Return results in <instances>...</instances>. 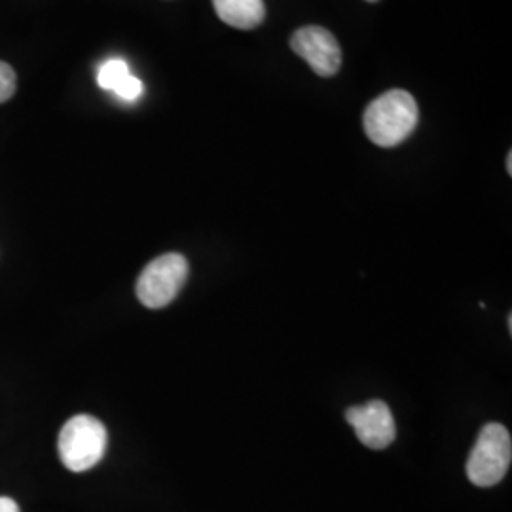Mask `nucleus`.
I'll list each match as a JSON object with an SVG mask.
<instances>
[{
  "label": "nucleus",
  "mask_w": 512,
  "mask_h": 512,
  "mask_svg": "<svg viewBox=\"0 0 512 512\" xmlns=\"http://www.w3.org/2000/svg\"><path fill=\"white\" fill-rule=\"evenodd\" d=\"M418 118L420 110L416 99L404 90H391L366 107L363 124L374 145L393 148L412 135Z\"/></svg>",
  "instance_id": "nucleus-1"
},
{
  "label": "nucleus",
  "mask_w": 512,
  "mask_h": 512,
  "mask_svg": "<svg viewBox=\"0 0 512 512\" xmlns=\"http://www.w3.org/2000/svg\"><path fill=\"white\" fill-rule=\"evenodd\" d=\"M107 444V427L93 416L80 414L61 427L57 450L59 458L69 471L84 473L103 459Z\"/></svg>",
  "instance_id": "nucleus-2"
},
{
  "label": "nucleus",
  "mask_w": 512,
  "mask_h": 512,
  "mask_svg": "<svg viewBox=\"0 0 512 512\" xmlns=\"http://www.w3.org/2000/svg\"><path fill=\"white\" fill-rule=\"evenodd\" d=\"M512 459L511 433L501 423H488L482 427L475 448L467 459V476L478 488L499 484Z\"/></svg>",
  "instance_id": "nucleus-3"
},
{
  "label": "nucleus",
  "mask_w": 512,
  "mask_h": 512,
  "mask_svg": "<svg viewBox=\"0 0 512 512\" xmlns=\"http://www.w3.org/2000/svg\"><path fill=\"white\" fill-rule=\"evenodd\" d=\"M188 279V260L179 253H167L148 262L137 279V298L148 310L169 306Z\"/></svg>",
  "instance_id": "nucleus-4"
},
{
  "label": "nucleus",
  "mask_w": 512,
  "mask_h": 512,
  "mask_svg": "<svg viewBox=\"0 0 512 512\" xmlns=\"http://www.w3.org/2000/svg\"><path fill=\"white\" fill-rule=\"evenodd\" d=\"M346 420L366 448L384 450L397 437V425L391 408L384 401L351 406L346 410Z\"/></svg>",
  "instance_id": "nucleus-5"
},
{
  "label": "nucleus",
  "mask_w": 512,
  "mask_h": 512,
  "mask_svg": "<svg viewBox=\"0 0 512 512\" xmlns=\"http://www.w3.org/2000/svg\"><path fill=\"white\" fill-rule=\"evenodd\" d=\"M291 48L315 74L332 76L340 71L342 50L334 35L323 27H302L291 38Z\"/></svg>",
  "instance_id": "nucleus-6"
},
{
  "label": "nucleus",
  "mask_w": 512,
  "mask_h": 512,
  "mask_svg": "<svg viewBox=\"0 0 512 512\" xmlns=\"http://www.w3.org/2000/svg\"><path fill=\"white\" fill-rule=\"evenodd\" d=\"M97 84L105 92L114 93L118 99L126 103H135L145 92L143 82L135 74H131L128 63L120 57L109 59L99 67Z\"/></svg>",
  "instance_id": "nucleus-7"
},
{
  "label": "nucleus",
  "mask_w": 512,
  "mask_h": 512,
  "mask_svg": "<svg viewBox=\"0 0 512 512\" xmlns=\"http://www.w3.org/2000/svg\"><path fill=\"white\" fill-rule=\"evenodd\" d=\"M213 8L226 25L239 31L256 29L266 16L264 0H213Z\"/></svg>",
  "instance_id": "nucleus-8"
},
{
  "label": "nucleus",
  "mask_w": 512,
  "mask_h": 512,
  "mask_svg": "<svg viewBox=\"0 0 512 512\" xmlns=\"http://www.w3.org/2000/svg\"><path fill=\"white\" fill-rule=\"evenodd\" d=\"M16 84H18V80H16L14 69L8 63L0 61V103L14 97Z\"/></svg>",
  "instance_id": "nucleus-9"
},
{
  "label": "nucleus",
  "mask_w": 512,
  "mask_h": 512,
  "mask_svg": "<svg viewBox=\"0 0 512 512\" xmlns=\"http://www.w3.org/2000/svg\"><path fill=\"white\" fill-rule=\"evenodd\" d=\"M0 512H19L18 503L10 497H0Z\"/></svg>",
  "instance_id": "nucleus-10"
},
{
  "label": "nucleus",
  "mask_w": 512,
  "mask_h": 512,
  "mask_svg": "<svg viewBox=\"0 0 512 512\" xmlns=\"http://www.w3.org/2000/svg\"><path fill=\"white\" fill-rule=\"evenodd\" d=\"M507 171H509V175L512 173V152H509V156H507Z\"/></svg>",
  "instance_id": "nucleus-11"
},
{
  "label": "nucleus",
  "mask_w": 512,
  "mask_h": 512,
  "mask_svg": "<svg viewBox=\"0 0 512 512\" xmlns=\"http://www.w3.org/2000/svg\"><path fill=\"white\" fill-rule=\"evenodd\" d=\"M368 2H376V0H368Z\"/></svg>",
  "instance_id": "nucleus-12"
}]
</instances>
